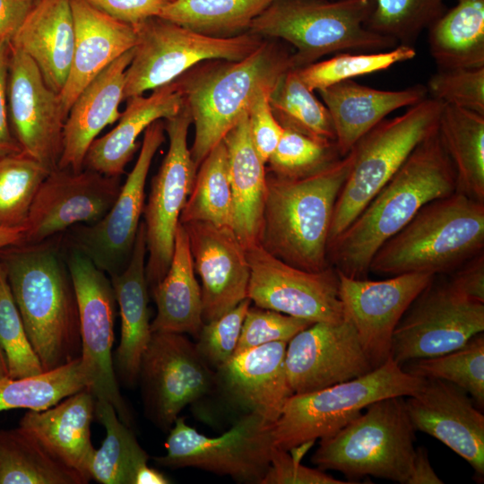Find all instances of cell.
Listing matches in <instances>:
<instances>
[{"label":"cell","instance_id":"22","mask_svg":"<svg viewBox=\"0 0 484 484\" xmlns=\"http://www.w3.org/2000/svg\"><path fill=\"white\" fill-rule=\"evenodd\" d=\"M404 399L414 429L449 447L471 466L474 479L483 482L484 416L470 394L450 382L424 378L420 388Z\"/></svg>","mask_w":484,"mask_h":484},{"label":"cell","instance_id":"13","mask_svg":"<svg viewBox=\"0 0 484 484\" xmlns=\"http://www.w3.org/2000/svg\"><path fill=\"white\" fill-rule=\"evenodd\" d=\"M484 331V303L455 290L436 276L416 297L397 324L390 358L408 361L440 356L463 346Z\"/></svg>","mask_w":484,"mask_h":484},{"label":"cell","instance_id":"27","mask_svg":"<svg viewBox=\"0 0 484 484\" xmlns=\"http://www.w3.org/2000/svg\"><path fill=\"white\" fill-rule=\"evenodd\" d=\"M134 48L106 67L77 96L64 125L59 169L80 172L87 151L98 134L120 116L124 99L125 73Z\"/></svg>","mask_w":484,"mask_h":484},{"label":"cell","instance_id":"15","mask_svg":"<svg viewBox=\"0 0 484 484\" xmlns=\"http://www.w3.org/2000/svg\"><path fill=\"white\" fill-rule=\"evenodd\" d=\"M67 266L77 298L81 359L90 380L88 388L96 400L110 402L120 420L132 428L134 416L119 390L112 357L117 298L111 281L74 249Z\"/></svg>","mask_w":484,"mask_h":484},{"label":"cell","instance_id":"41","mask_svg":"<svg viewBox=\"0 0 484 484\" xmlns=\"http://www.w3.org/2000/svg\"><path fill=\"white\" fill-rule=\"evenodd\" d=\"M272 112L283 129L313 139L335 142V132L326 106L299 78L296 69L288 70L269 96Z\"/></svg>","mask_w":484,"mask_h":484},{"label":"cell","instance_id":"61","mask_svg":"<svg viewBox=\"0 0 484 484\" xmlns=\"http://www.w3.org/2000/svg\"><path fill=\"white\" fill-rule=\"evenodd\" d=\"M442 1H444V0H442Z\"/></svg>","mask_w":484,"mask_h":484},{"label":"cell","instance_id":"46","mask_svg":"<svg viewBox=\"0 0 484 484\" xmlns=\"http://www.w3.org/2000/svg\"><path fill=\"white\" fill-rule=\"evenodd\" d=\"M341 158L335 142L318 141L283 129L275 150L266 162V170L281 177L301 178L328 168Z\"/></svg>","mask_w":484,"mask_h":484},{"label":"cell","instance_id":"4","mask_svg":"<svg viewBox=\"0 0 484 484\" xmlns=\"http://www.w3.org/2000/svg\"><path fill=\"white\" fill-rule=\"evenodd\" d=\"M353 161L350 151L328 168L301 178L267 172L258 245L298 269L319 272L327 256L334 206Z\"/></svg>","mask_w":484,"mask_h":484},{"label":"cell","instance_id":"48","mask_svg":"<svg viewBox=\"0 0 484 484\" xmlns=\"http://www.w3.org/2000/svg\"><path fill=\"white\" fill-rule=\"evenodd\" d=\"M426 88L431 98L443 104L484 115V67L437 69Z\"/></svg>","mask_w":484,"mask_h":484},{"label":"cell","instance_id":"35","mask_svg":"<svg viewBox=\"0 0 484 484\" xmlns=\"http://www.w3.org/2000/svg\"><path fill=\"white\" fill-rule=\"evenodd\" d=\"M438 133L454 169L456 192L484 203V115L444 104Z\"/></svg>","mask_w":484,"mask_h":484},{"label":"cell","instance_id":"56","mask_svg":"<svg viewBox=\"0 0 484 484\" xmlns=\"http://www.w3.org/2000/svg\"><path fill=\"white\" fill-rule=\"evenodd\" d=\"M37 0H0V44L10 43Z\"/></svg>","mask_w":484,"mask_h":484},{"label":"cell","instance_id":"3","mask_svg":"<svg viewBox=\"0 0 484 484\" xmlns=\"http://www.w3.org/2000/svg\"><path fill=\"white\" fill-rule=\"evenodd\" d=\"M291 55L281 40L264 39L255 51L241 60H204L174 81L194 125V143L189 149L197 169L247 113L256 93L262 88L275 87L292 68Z\"/></svg>","mask_w":484,"mask_h":484},{"label":"cell","instance_id":"10","mask_svg":"<svg viewBox=\"0 0 484 484\" xmlns=\"http://www.w3.org/2000/svg\"><path fill=\"white\" fill-rule=\"evenodd\" d=\"M134 27L136 43L125 73L123 100L170 83L204 60H241L264 40L249 32L228 39L210 37L160 16Z\"/></svg>","mask_w":484,"mask_h":484},{"label":"cell","instance_id":"14","mask_svg":"<svg viewBox=\"0 0 484 484\" xmlns=\"http://www.w3.org/2000/svg\"><path fill=\"white\" fill-rule=\"evenodd\" d=\"M191 124L192 117L185 102L178 113L164 120L169 149L151 179L143 212L148 255L145 274L151 290L163 279L169 267L179 217L197 172L187 143Z\"/></svg>","mask_w":484,"mask_h":484},{"label":"cell","instance_id":"28","mask_svg":"<svg viewBox=\"0 0 484 484\" xmlns=\"http://www.w3.org/2000/svg\"><path fill=\"white\" fill-rule=\"evenodd\" d=\"M318 93L326 106L341 157L379 122L396 109L411 107L428 97L426 86L416 84L403 90L385 91L342 81Z\"/></svg>","mask_w":484,"mask_h":484},{"label":"cell","instance_id":"11","mask_svg":"<svg viewBox=\"0 0 484 484\" xmlns=\"http://www.w3.org/2000/svg\"><path fill=\"white\" fill-rule=\"evenodd\" d=\"M272 425L257 413H245L222 435L208 436L178 417L169 431L166 454L154 462L161 467L197 468L261 484L274 447Z\"/></svg>","mask_w":484,"mask_h":484},{"label":"cell","instance_id":"54","mask_svg":"<svg viewBox=\"0 0 484 484\" xmlns=\"http://www.w3.org/2000/svg\"><path fill=\"white\" fill-rule=\"evenodd\" d=\"M447 280L463 296L484 303V253L464 262L451 272Z\"/></svg>","mask_w":484,"mask_h":484},{"label":"cell","instance_id":"20","mask_svg":"<svg viewBox=\"0 0 484 484\" xmlns=\"http://www.w3.org/2000/svg\"><path fill=\"white\" fill-rule=\"evenodd\" d=\"M338 274L345 317L376 368L390 357L392 336L402 316L436 275L412 272L372 281Z\"/></svg>","mask_w":484,"mask_h":484},{"label":"cell","instance_id":"60","mask_svg":"<svg viewBox=\"0 0 484 484\" xmlns=\"http://www.w3.org/2000/svg\"><path fill=\"white\" fill-rule=\"evenodd\" d=\"M9 376L4 354L0 347V379Z\"/></svg>","mask_w":484,"mask_h":484},{"label":"cell","instance_id":"37","mask_svg":"<svg viewBox=\"0 0 484 484\" xmlns=\"http://www.w3.org/2000/svg\"><path fill=\"white\" fill-rule=\"evenodd\" d=\"M273 0H173L158 15L195 32L228 39L247 33Z\"/></svg>","mask_w":484,"mask_h":484},{"label":"cell","instance_id":"50","mask_svg":"<svg viewBox=\"0 0 484 484\" xmlns=\"http://www.w3.org/2000/svg\"><path fill=\"white\" fill-rule=\"evenodd\" d=\"M307 320L274 310L249 307L245 316L235 354L273 342H289L298 333L310 326Z\"/></svg>","mask_w":484,"mask_h":484},{"label":"cell","instance_id":"39","mask_svg":"<svg viewBox=\"0 0 484 484\" xmlns=\"http://www.w3.org/2000/svg\"><path fill=\"white\" fill-rule=\"evenodd\" d=\"M90 386L81 357L55 369L21 378L0 379V411H43Z\"/></svg>","mask_w":484,"mask_h":484},{"label":"cell","instance_id":"2","mask_svg":"<svg viewBox=\"0 0 484 484\" xmlns=\"http://www.w3.org/2000/svg\"><path fill=\"white\" fill-rule=\"evenodd\" d=\"M0 263L22 324L43 371L80 358L76 293L56 248L46 242L0 249Z\"/></svg>","mask_w":484,"mask_h":484},{"label":"cell","instance_id":"5","mask_svg":"<svg viewBox=\"0 0 484 484\" xmlns=\"http://www.w3.org/2000/svg\"><path fill=\"white\" fill-rule=\"evenodd\" d=\"M484 203L460 192L425 204L375 254L369 272L382 276L452 272L483 252Z\"/></svg>","mask_w":484,"mask_h":484},{"label":"cell","instance_id":"58","mask_svg":"<svg viewBox=\"0 0 484 484\" xmlns=\"http://www.w3.org/2000/svg\"><path fill=\"white\" fill-rule=\"evenodd\" d=\"M171 481L160 471L148 466H141L135 473L134 484H168Z\"/></svg>","mask_w":484,"mask_h":484},{"label":"cell","instance_id":"49","mask_svg":"<svg viewBox=\"0 0 484 484\" xmlns=\"http://www.w3.org/2000/svg\"><path fill=\"white\" fill-rule=\"evenodd\" d=\"M251 303L246 298L217 319L203 323L195 345L203 359L214 370L234 356Z\"/></svg>","mask_w":484,"mask_h":484},{"label":"cell","instance_id":"52","mask_svg":"<svg viewBox=\"0 0 484 484\" xmlns=\"http://www.w3.org/2000/svg\"><path fill=\"white\" fill-rule=\"evenodd\" d=\"M261 484H352L326 474L324 471L304 466L289 451L273 447L268 469Z\"/></svg>","mask_w":484,"mask_h":484},{"label":"cell","instance_id":"19","mask_svg":"<svg viewBox=\"0 0 484 484\" xmlns=\"http://www.w3.org/2000/svg\"><path fill=\"white\" fill-rule=\"evenodd\" d=\"M120 177L83 169L56 168L41 183L18 245H36L77 223L91 225L111 209L121 189Z\"/></svg>","mask_w":484,"mask_h":484},{"label":"cell","instance_id":"23","mask_svg":"<svg viewBox=\"0 0 484 484\" xmlns=\"http://www.w3.org/2000/svg\"><path fill=\"white\" fill-rule=\"evenodd\" d=\"M182 225L201 281L203 320L210 322L247 298L250 270L246 249L231 229L201 221Z\"/></svg>","mask_w":484,"mask_h":484},{"label":"cell","instance_id":"16","mask_svg":"<svg viewBox=\"0 0 484 484\" xmlns=\"http://www.w3.org/2000/svg\"><path fill=\"white\" fill-rule=\"evenodd\" d=\"M250 270L247 298L255 307L311 323L345 319L333 266L308 272L294 267L255 245L246 249Z\"/></svg>","mask_w":484,"mask_h":484},{"label":"cell","instance_id":"45","mask_svg":"<svg viewBox=\"0 0 484 484\" xmlns=\"http://www.w3.org/2000/svg\"><path fill=\"white\" fill-rule=\"evenodd\" d=\"M366 28L394 39L399 45L413 47L447 10L442 0H374Z\"/></svg>","mask_w":484,"mask_h":484},{"label":"cell","instance_id":"21","mask_svg":"<svg viewBox=\"0 0 484 484\" xmlns=\"http://www.w3.org/2000/svg\"><path fill=\"white\" fill-rule=\"evenodd\" d=\"M285 366L294 393L328 387L369 373L373 367L352 323H314L287 343Z\"/></svg>","mask_w":484,"mask_h":484},{"label":"cell","instance_id":"36","mask_svg":"<svg viewBox=\"0 0 484 484\" xmlns=\"http://www.w3.org/2000/svg\"><path fill=\"white\" fill-rule=\"evenodd\" d=\"M76 470L34 434L18 427L0 429V484H86Z\"/></svg>","mask_w":484,"mask_h":484},{"label":"cell","instance_id":"24","mask_svg":"<svg viewBox=\"0 0 484 484\" xmlns=\"http://www.w3.org/2000/svg\"><path fill=\"white\" fill-rule=\"evenodd\" d=\"M287 343L273 341L234 355L215 370V393L244 414L255 412L274 423L294 394L285 366Z\"/></svg>","mask_w":484,"mask_h":484},{"label":"cell","instance_id":"43","mask_svg":"<svg viewBox=\"0 0 484 484\" xmlns=\"http://www.w3.org/2000/svg\"><path fill=\"white\" fill-rule=\"evenodd\" d=\"M49 169L23 152L0 157V226L23 228Z\"/></svg>","mask_w":484,"mask_h":484},{"label":"cell","instance_id":"47","mask_svg":"<svg viewBox=\"0 0 484 484\" xmlns=\"http://www.w3.org/2000/svg\"><path fill=\"white\" fill-rule=\"evenodd\" d=\"M0 347L6 359L9 377L21 378L44 372L27 337L1 263Z\"/></svg>","mask_w":484,"mask_h":484},{"label":"cell","instance_id":"18","mask_svg":"<svg viewBox=\"0 0 484 484\" xmlns=\"http://www.w3.org/2000/svg\"><path fill=\"white\" fill-rule=\"evenodd\" d=\"M7 108L12 133L22 152L50 171L56 169L67 117L59 93L47 85L33 60L11 45Z\"/></svg>","mask_w":484,"mask_h":484},{"label":"cell","instance_id":"55","mask_svg":"<svg viewBox=\"0 0 484 484\" xmlns=\"http://www.w3.org/2000/svg\"><path fill=\"white\" fill-rule=\"evenodd\" d=\"M10 55L9 43L0 44V157L22 152L9 123L7 108V75Z\"/></svg>","mask_w":484,"mask_h":484},{"label":"cell","instance_id":"25","mask_svg":"<svg viewBox=\"0 0 484 484\" xmlns=\"http://www.w3.org/2000/svg\"><path fill=\"white\" fill-rule=\"evenodd\" d=\"M74 46L67 80L59 96L66 116L81 91L136 43L134 25L120 22L84 0H71Z\"/></svg>","mask_w":484,"mask_h":484},{"label":"cell","instance_id":"40","mask_svg":"<svg viewBox=\"0 0 484 484\" xmlns=\"http://www.w3.org/2000/svg\"><path fill=\"white\" fill-rule=\"evenodd\" d=\"M201 221L232 229V196L227 148L223 140L198 167L179 223Z\"/></svg>","mask_w":484,"mask_h":484},{"label":"cell","instance_id":"59","mask_svg":"<svg viewBox=\"0 0 484 484\" xmlns=\"http://www.w3.org/2000/svg\"><path fill=\"white\" fill-rule=\"evenodd\" d=\"M23 228H6L0 226V249L18 245L22 238Z\"/></svg>","mask_w":484,"mask_h":484},{"label":"cell","instance_id":"38","mask_svg":"<svg viewBox=\"0 0 484 484\" xmlns=\"http://www.w3.org/2000/svg\"><path fill=\"white\" fill-rule=\"evenodd\" d=\"M94 416L104 427L106 436L101 446L95 449L91 480L102 484H134L136 471L148 462V454L110 402L96 400Z\"/></svg>","mask_w":484,"mask_h":484},{"label":"cell","instance_id":"53","mask_svg":"<svg viewBox=\"0 0 484 484\" xmlns=\"http://www.w3.org/2000/svg\"><path fill=\"white\" fill-rule=\"evenodd\" d=\"M104 13L128 24L158 16L173 0H84Z\"/></svg>","mask_w":484,"mask_h":484},{"label":"cell","instance_id":"57","mask_svg":"<svg viewBox=\"0 0 484 484\" xmlns=\"http://www.w3.org/2000/svg\"><path fill=\"white\" fill-rule=\"evenodd\" d=\"M444 481L433 470L425 447L415 450L412 468L406 484H443Z\"/></svg>","mask_w":484,"mask_h":484},{"label":"cell","instance_id":"51","mask_svg":"<svg viewBox=\"0 0 484 484\" xmlns=\"http://www.w3.org/2000/svg\"><path fill=\"white\" fill-rule=\"evenodd\" d=\"M273 88H262L247 109L252 143L264 164L275 150L283 132L269 104V96Z\"/></svg>","mask_w":484,"mask_h":484},{"label":"cell","instance_id":"34","mask_svg":"<svg viewBox=\"0 0 484 484\" xmlns=\"http://www.w3.org/2000/svg\"><path fill=\"white\" fill-rule=\"evenodd\" d=\"M428 30L438 70L484 67V0H458Z\"/></svg>","mask_w":484,"mask_h":484},{"label":"cell","instance_id":"44","mask_svg":"<svg viewBox=\"0 0 484 484\" xmlns=\"http://www.w3.org/2000/svg\"><path fill=\"white\" fill-rule=\"evenodd\" d=\"M413 47L398 45L380 52L357 54L343 52L296 69L299 78L312 91L325 89L342 81L386 70L392 65L414 58Z\"/></svg>","mask_w":484,"mask_h":484},{"label":"cell","instance_id":"33","mask_svg":"<svg viewBox=\"0 0 484 484\" xmlns=\"http://www.w3.org/2000/svg\"><path fill=\"white\" fill-rule=\"evenodd\" d=\"M157 307L151 333H187L197 337L203 324L201 286L195 277L186 230L178 223L169 267L151 290Z\"/></svg>","mask_w":484,"mask_h":484},{"label":"cell","instance_id":"1","mask_svg":"<svg viewBox=\"0 0 484 484\" xmlns=\"http://www.w3.org/2000/svg\"><path fill=\"white\" fill-rule=\"evenodd\" d=\"M454 192V169L437 125L350 225L328 244L330 265L348 277L367 278L370 263L384 243L425 204Z\"/></svg>","mask_w":484,"mask_h":484},{"label":"cell","instance_id":"32","mask_svg":"<svg viewBox=\"0 0 484 484\" xmlns=\"http://www.w3.org/2000/svg\"><path fill=\"white\" fill-rule=\"evenodd\" d=\"M232 196V230L241 245H258L266 196L265 164L252 143L247 113L224 136Z\"/></svg>","mask_w":484,"mask_h":484},{"label":"cell","instance_id":"42","mask_svg":"<svg viewBox=\"0 0 484 484\" xmlns=\"http://www.w3.org/2000/svg\"><path fill=\"white\" fill-rule=\"evenodd\" d=\"M409 374L421 378H436L450 382L472 398L475 404L484 405V334L474 335L463 346L451 352L418 359L402 366Z\"/></svg>","mask_w":484,"mask_h":484},{"label":"cell","instance_id":"30","mask_svg":"<svg viewBox=\"0 0 484 484\" xmlns=\"http://www.w3.org/2000/svg\"><path fill=\"white\" fill-rule=\"evenodd\" d=\"M9 44L30 57L47 85L59 93L73 53L71 0H37Z\"/></svg>","mask_w":484,"mask_h":484},{"label":"cell","instance_id":"31","mask_svg":"<svg viewBox=\"0 0 484 484\" xmlns=\"http://www.w3.org/2000/svg\"><path fill=\"white\" fill-rule=\"evenodd\" d=\"M95 402L92 392L86 387L48 409L29 410L19 422L88 481L95 453L91 432Z\"/></svg>","mask_w":484,"mask_h":484},{"label":"cell","instance_id":"29","mask_svg":"<svg viewBox=\"0 0 484 484\" xmlns=\"http://www.w3.org/2000/svg\"><path fill=\"white\" fill-rule=\"evenodd\" d=\"M126 101L118 124L96 138L89 147L83 169L120 177L137 150L139 135L155 121L165 120L178 113L184 105L182 94L174 81L153 90L147 97L134 96Z\"/></svg>","mask_w":484,"mask_h":484},{"label":"cell","instance_id":"7","mask_svg":"<svg viewBox=\"0 0 484 484\" xmlns=\"http://www.w3.org/2000/svg\"><path fill=\"white\" fill-rule=\"evenodd\" d=\"M334 435L320 439L311 462L350 481L372 476L406 484L416 447L403 396L377 400Z\"/></svg>","mask_w":484,"mask_h":484},{"label":"cell","instance_id":"9","mask_svg":"<svg viewBox=\"0 0 484 484\" xmlns=\"http://www.w3.org/2000/svg\"><path fill=\"white\" fill-rule=\"evenodd\" d=\"M444 104L431 97L385 118L352 147L353 161L335 203L328 244L343 231L438 125Z\"/></svg>","mask_w":484,"mask_h":484},{"label":"cell","instance_id":"6","mask_svg":"<svg viewBox=\"0 0 484 484\" xmlns=\"http://www.w3.org/2000/svg\"><path fill=\"white\" fill-rule=\"evenodd\" d=\"M374 8V0H273L248 32L291 45L292 68L299 69L330 54L397 47L394 39L366 28Z\"/></svg>","mask_w":484,"mask_h":484},{"label":"cell","instance_id":"8","mask_svg":"<svg viewBox=\"0 0 484 484\" xmlns=\"http://www.w3.org/2000/svg\"><path fill=\"white\" fill-rule=\"evenodd\" d=\"M423 382L424 378L407 373L389 357L384 364L361 376L294 393L272 425L273 445L289 451L304 442L329 437L370 403L387 397L410 396Z\"/></svg>","mask_w":484,"mask_h":484},{"label":"cell","instance_id":"17","mask_svg":"<svg viewBox=\"0 0 484 484\" xmlns=\"http://www.w3.org/2000/svg\"><path fill=\"white\" fill-rule=\"evenodd\" d=\"M165 134L162 120L147 127L135 164L111 209L98 222L72 232L73 249L88 257L109 277L122 272L131 257L144 208L147 175Z\"/></svg>","mask_w":484,"mask_h":484},{"label":"cell","instance_id":"26","mask_svg":"<svg viewBox=\"0 0 484 484\" xmlns=\"http://www.w3.org/2000/svg\"><path fill=\"white\" fill-rule=\"evenodd\" d=\"M146 255L145 228L141 221L125 268L110 276L121 319L120 341L113 359L114 369L118 383L128 388L137 384L140 362L152 333L145 274Z\"/></svg>","mask_w":484,"mask_h":484},{"label":"cell","instance_id":"12","mask_svg":"<svg viewBox=\"0 0 484 484\" xmlns=\"http://www.w3.org/2000/svg\"><path fill=\"white\" fill-rule=\"evenodd\" d=\"M137 384L146 418L168 432L186 406L215 393L216 371L184 333L154 332L140 362Z\"/></svg>","mask_w":484,"mask_h":484}]
</instances>
